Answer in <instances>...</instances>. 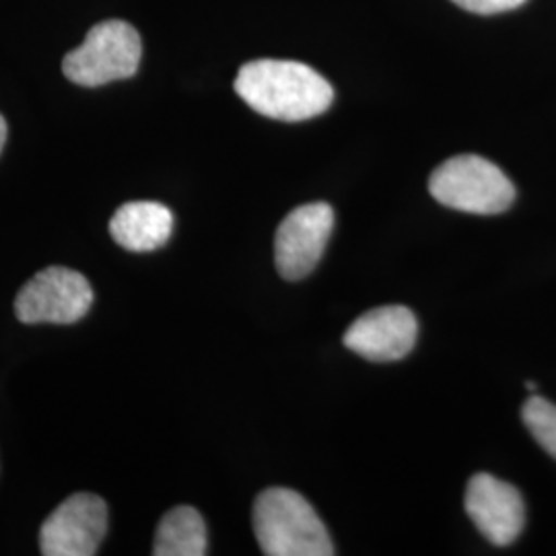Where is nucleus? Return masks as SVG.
Listing matches in <instances>:
<instances>
[{
	"mask_svg": "<svg viewBox=\"0 0 556 556\" xmlns=\"http://www.w3.org/2000/svg\"><path fill=\"white\" fill-rule=\"evenodd\" d=\"M236 93L254 112L282 122H303L324 114L334 89L312 66L293 60H254L239 68Z\"/></svg>",
	"mask_w": 556,
	"mask_h": 556,
	"instance_id": "nucleus-1",
	"label": "nucleus"
},
{
	"mask_svg": "<svg viewBox=\"0 0 556 556\" xmlns=\"http://www.w3.org/2000/svg\"><path fill=\"white\" fill-rule=\"evenodd\" d=\"M254 532L266 556H330L332 540L314 507L291 489H266L254 503Z\"/></svg>",
	"mask_w": 556,
	"mask_h": 556,
	"instance_id": "nucleus-2",
	"label": "nucleus"
},
{
	"mask_svg": "<svg viewBox=\"0 0 556 556\" xmlns=\"http://www.w3.org/2000/svg\"><path fill=\"white\" fill-rule=\"evenodd\" d=\"M429 192L439 204L470 215H498L516 200L511 179L478 155H457L441 163L429 178Z\"/></svg>",
	"mask_w": 556,
	"mask_h": 556,
	"instance_id": "nucleus-3",
	"label": "nucleus"
},
{
	"mask_svg": "<svg viewBox=\"0 0 556 556\" xmlns=\"http://www.w3.org/2000/svg\"><path fill=\"white\" fill-rule=\"evenodd\" d=\"M142 41L139 31L126 21H101L87 38L62 60V73L80 87L130 79L139 71Z\"/></svg>",
	"mask_w": 556,
	"mask_h": 556,
	"instance_id": "nucleus-4",
	"label": "nucleus"
},
{
	"mask_svg": "<svg viewBox=\"0 0 556 556\" xmlns=\"http://www.w3.org/2000/svg\"><path fill=\"white\" fill-rule=\"evenodd\" d=\"M96 301L91 282L66 266H48L27 280L15 299L23 324H75Z\"/></svg>",
	"mask_w": 556,
	"mask_h": 556,
	"instance_id": "nucleus-5",
	"label": "nucleus"
},
{
	"mask_svg": "<svg viewBox=\"0 0 556 556\" xmlns=\"http://www.w3.org/2000/svg\"><path fill=\"white\" fill-rule=\"evenodd\" d=\"M334 229V211L326 202H309L291 211L278 225L275 262L285 280L307 277L326 252Z\"/></svg>",
	"mask_w": 556,
	"mask_h": 556,
	"instance_id": "nucleus-6",
	"label": "nucleus"
},
{
	"mask_svg": "<svg viewBox=\"0 0 556 556\" xmlns=\"http://www.w3.org/2000/svg\"><path fill=\"white\" fill-rule=\"evenodd\" d=\"M108 532V505L91 493L64 498L40 530L43 556H93Z\"/></svg>",
	"mask_w": 556,
	"mask_h": 556,
	"instance_id": "nucleus-7",
	"label": "nucleus"
},
{
	"mask_svg": "<svg viewBox=\"0 0 556 556\" xmlns=\"http://www.w3.org/2000/svg\"><path fill=\"white\" fill-rule=\"evenodd\" d=\"M464 507L478 532L495 546L516 542L526 523V507L519 491L491 475L470 478Z\"/></svg>",
	"mask_w": 556,
	"mask_h": 556,
	"instance_id": "nucleus-8",
	"label": "nucleus"
},
{
	"mask_svg": "<svg viewBox=\"0 0 556 556\" xmlns=\"http://www.w3.org/2000/svg\"><path fill=\"white\" fill-rule=\"evenodd\" d=\"M415 314L404 305H386L363 314L344 332L349 351L376 363L406 357L417 342Z\"/></svg>",
	"mask_w": 556,
	"mask_h": 556,
	"instance_id": "nucleus-9",
	"label": "nucleus"
},
{
	"mask_svg": "<svg viewBox=\"0 0 556 556\" xmlns=\"http://www.w3.org/2000/svg\"><path fill=\"white\" fill-rule=\"evenodd\" d=\"M174 231V215L161 202L137 200L122 204L110 220V233L128 252H155Z\"/></svg>",
	"mask_w": 556,
	"mask_h": 556,
	"instance_id": "nucleus-10",
	"label": "nucleus"
},
{
	"mask_svg": "<svg viewBox=\"0 0 556 556\" xmlns=\"http://www.w3.org/2000/svg\"><path fill=\"white\" fill-rule=\"evenodd\" d=\"M206 526L194 507L181 505L161 517L153 555L202 556L206 555Z\"/></svg>",
	"mask_w": 556,
	"mask_h": 556,
	"instance_id": "nucleus-11",
	"label": "nucleus"
},
{
	"mask_svg": "<svg viewBox=\"0 0 556 556\" xmlns=\"http://www.w3.org/2000/svg\"><path fill=\"white\" fill-rule=\"evenodd\" d=\"M532 438L556 459V406L544 397H530L521 410Z\"/></svg>",
	"mask_w": 556,
	"mask_h": 556,
	"instance_id": "nucleus-12",
	"label": "nucleus"
},
{
	"mask_svg": "<svg viewBox=\"0 0 556 556\" xmlns=\"http://www.w3.org/2000/svg\"><path fill=\"white\" fill-rule=\"evenodd\" d=\"M457 7H462L468 13L477 15H497V13H507L521 7L526 0H452Z\"/></svg>",
	"mask_w": 556,
	"mask_h": 556,
	"instance_id": "nucleus-13",
	"label": "nucleus"
},
{
	"mask_svg": "<svg viewBox=\"0 0 556 556\" xmlns=\"http://www.w3.org/2000/svg\"><path fill=\"white\" fill-rule=\"evenodd\" d=\"M4 140H7V122L0 116V151L4 147Z\"/></svg>",
	"mask_w": 556,
	"mask_h": 556,
	"instance_id": "nucleus-14",
	"label": "nucleus"
}]
</instances>
